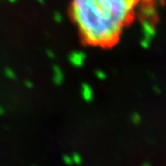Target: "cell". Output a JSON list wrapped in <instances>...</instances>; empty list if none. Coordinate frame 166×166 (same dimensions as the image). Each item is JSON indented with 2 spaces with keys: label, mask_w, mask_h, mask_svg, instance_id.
<instances>
[{
  "label": "cell",
  "mask_w": 166,
  "mask_h": 166,
  "mask_svg": "<svg viewBox=\"0 0 166 166\" xmlns=\"http://www.w3.org/2000/svg\"><path fill=\"white\" fill-rule=\"evenodd\" d=\"M141 166H151V165H150V164L149 162H144V163H143V164H142Z\"/></svg>",
  "instance_id": "obj_4"
},
{
  "label": "cell",
  "mask_w": 166,
  "mask_h": 166,
  "mask_svg": "<svg viewBox=\"0 0 166 166\" xmlns=\"http://www.w3.org/2000/svg\"><path fill=\"white\" fill-rule=\"evenodd\" d=\"M63 161H64V162L67 165H72L73 164V161H72L71 155H68V154L63 155Z\"/></svg>",
  "instance_id": "obj_3"
},
{
  "label": "cell",
  "mask_w": 166,
  "mask_h": 166,
  "mask_svg": "<svg viewBox=\"0 0 166 166\" xmlns=\"http://www.w3.org/2000/svg\"><path fill=\"white\" fill-rule=\"evenodd\" d=\"M71 158H72V161H73V163L74 164H77V165H80L81 162H82V157L79 153H73L71 155Z\"/></svg>",
  "instance_id": "obj_2"
},
{
  "label": "cell",
  "mask_w": 166,
  "mask_h": 166,
  "mask_svg": "<svg viewBox=\"0 0 166 166\" xmlns=\"http://www.w3.org/2000/svg\"><path fill=\"white\" fill-rule=\"evenodd\" d=\"M140 0H72L71 15L80 35L92 44L114 45L132 21Z\"/></svg>",
  "instance_id": "obj_1"
}]
</instances>
